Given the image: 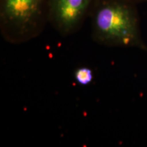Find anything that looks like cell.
<instances>
[{"instance_id":"2","label":"cell","mask_w":147,"mask_h":147,"mask_svg":"<svg viewBox=\"0 0 147 147\" xmlns=\"http://www.w3.org/2000/svg\"><path fill=\"white\" fill-rule=\"evenodd\" d=\"M51 0H0V32L5 41L21 45L36 38L49 23Z\"/></svg>"},{"instance_id":"1","label":"cell","mask_w":147,"mask_h":147,"mask_svg":"<svg viewBox=\"0 0 147 147\" xmlns=\"http://www.w3.org/2000/svg\"><path fill=\"white\" fill-rule=\"evenodd\" d=\"M90 18L92 39L98 45L147 52L136 3L129 0H97Z\"/></svg>"},{"instance_id":"5","label":"cell","mask_w":147,"mask_h":147,"mask_svg":"<svg viewBox=\"0 0 147 147\" xmlns=\"http://www.w3.org/2000/svg\"><path fill=\"white\" fill-rule=\"evenodd\" d=\"M129 1L136 3L138 5L140 4V3H147V0H129Z\"/></svg>"},{"instance_id":"3","label":"cell","mask_w":147,"mask_h":147,"mask_svg":"<svg viewBox=\"0 0 147 147\" xmlns=\"http://www.w3.org/2000/svg\"><path fill=\"white\" fill-rule=\"evenodd\" d=\"M97 0H51L49 23L63 37L78 32L90 18Z\"/></svg>"},{"instance_id":"4","label":"cell","mask_w":147,"mask_h":147,"mask_svg":"<svg viewBox=\"0 0 147 147\" xmlns=\"http://www.w3.org/2000/svg\"><path fill=\"white\" fill-rule=\"evenodd\" d=\"M74 79L78 85L88 86L91 84L94 79V73L87 66L78 67L74 71Z\"/></svg>"}]
</instances>
